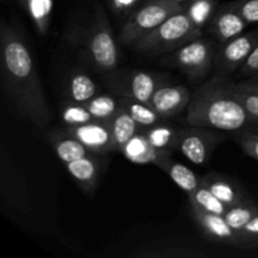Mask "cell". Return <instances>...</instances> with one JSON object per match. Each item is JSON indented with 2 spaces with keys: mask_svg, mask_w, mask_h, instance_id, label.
<instances>
[{
  "mask_svg": "<svg viewBox=\"0 0 258 258\" xmlns=\"http://www.w3.org/2000/svg\"><path fill=\"white\" fill-rule=\"evenodd\" d=\"M120 107L123 108L141 128L150 127L160 121H165L163 116L159 115L150 103L141 102L131 97H118Z\"/></svg>",
  "mask_w": 258,
  "mask_h": 258,
  "instance_id": "ffe728a7",
  "label": "cell"
},
{
  "mask_svg": "<svg viewBox=\"0 0 258 258\" xmlns=\"http://www.w3.org/2000/svg\"><path fill=\"white\" fill-rule=\"evenodd\" d=\"M68 134L80 140L93 154H105L116 150L108 121H91L82 125L67 126Z\"/></svg>",
  "mask_w": 258,
  "mask_h": 258,
  "instance_id": "8fae6325",
  "label": "cell"
},
{
  "mask_svg": "<svg viewBox=\"0 0 258 258\" xmlns=\"http://www.w3.org/2000/svg\"><path fill=\"white\" fill-rule=\"evenodd\" d=\"M218 7L217 0H188L185 13L197 27L204 30L211 23Z\"/></svg>",
  "mask_w": 258,
  "mask_h": 258,
  "instance_id": "cb8c5ba5",
  "label": "cell"
},
{
  "mask_svg": "<svg viewBox=\"0 0 258 258\" xmlns=\"http://www.w3.org/2000/svg\"><path fill=\"white\" fill-rule=\"evenodd\" d=\"M18 2H19V3H20V4H22V2H23V0H18Z\"/></svg>",
  "mask_w": 258,
  "mask_h": 258,
  "instance_id": "8d00e7d4",
  "label": "cell"
},
{
  "mask_svg": "<svg viewBox=\"0 0 258 258\" xmlns=\"http://www.w3.org/2000/svg\"><path fill=\"white\" fill-rule=\"evenodd\" d=\"M224 83L229 92L243 106L254 125H258V93L244 90V88L239 87L236 82H231V81L226 80Z\"/></svg>",
  "mask_w": 258,
  "mask_h": 258,
  "instance_id": "83f0119b",
  "label": "cell"
},
{
  "mask_svg": "<svg viewBox=\"0 0 258 258\" xmlns=\"http://www.w3.org/2000/svg\"><path fill=\"white\" fill-rule=\"evenodd\" d=\"M143 0H107L108 7L120 18H127L134 10L140 7Z\"/></svg>",
  "mask_w": 258,
  "mask_h": 258,
  "instance_id": "1f68e13d",
  "label": "cell"
},
{
  "mask_svg": "<svg viewBox=\"0 0 258 258\" xmlns=\"http://www.w3.org/2000/svg\"><path fill=\"white\" fill-rule=\"evenodd\" d=\"M203 32L204 30L191 22L184 9L166 19L154 32L136 42L133 47L136 52L156 57L179 49L186 43L202 37Z\"/></svg>",
  "mask_w": 258,
  "mask_h": 258,
  "instance_id": "3957f363",
  "label": "cell"
},
{
  "mask_svg": "<svg viewBox=\"0 0 258 258\" xmlns=\"http://www.w3.org/2000/svg\"><path fill=\"white\" fill-rule=\"evenodd\" d=\"M222 136L213 128L189 126L181 128L176 149L196 165H204L211 160Z\"/></svg>",
  "mask_w": 258,
  "mask_h": 258,
  "instance_id": "9c48e42d",
  "label": "cell"
},
{
  "mask_svg": "<svg viewBox=\"0 0 258 258\" xmlns=\"http://www.w3.org/2000/svg\"><path fill=\"white\" fill-rule=\"evenodd\" d=\"M258 44V28L244 32L228 42L218 44L214 58L216 76L227 78L236 71L241 70L251 53Z\"/></svg>",
  "mask_w": 258,
  "mask_h": 258,
  "instance_id": "ba28073f",
  "label": "cell"
},
{
  "mask_svg": "<svg viewBox=\"0 0 258 258\" xmlns=\"http://www.w3.org/2000/svg\"><path fill=\"white\" fill-rule=\"evenodd\" d=\"M248 25L237 10L234 2H232L219 5L207 29L209 34L221 44L244 33Z\"/></svg>",
  "mask_w": 258,
  "mask_h": 258,
  "instance_id": "7c38bea8",
  "label": "cell"
},
{
  "mask_svg": "<svg viewBox=\"0 0 258 258\" xmlns=\"http://www.w3.org/2000/svg\"><path fill=\"white\" fill-rule=\"evenodd\" d=\"M189 201H190L191 207H197V208L209 212V213L224 216L228 209V207L223 202L219 201L209 189L203 185L199 186L194 193L189 194Z\"/></svg>",
  "mask_w": 258,
  "mask_h": 258,
  "instance_id": "484cf974",
  "label": "cell"
},
{
  "mask_svg": "<svg viewBox=\"0 0 258 258\" xmlns=\"http://www.w3.org/2000/svg\"><path fill=\"white\" fill-rule=\"evenodd\" d=\"M219 43L213 37H199L186 43L174 52L168 53L163 64L180 70L189 80L201 81L214 67L217 48Z\"/></svg>",
  "mask_w": 258,
  "mask_h": 258,
  "instance_id": "5b68a950",
  "label": "cell"
},
{
  "mask_svg": "<svg viewBox=\"0 0 258 258\" xmlns=\"http://www.w3.org/2000/svg\"><path fill=\"white\" fill-rule=\"evenodd\" d=\"M242 234L246 237L247 239H249L253 247L256 248L258 246V214L253 217L248 223L244 226V228L242 229Z\"/></svg>",
  "mask_w": 258,
  "mask_h": 258,
  "instance_id": "836d02e7",
  "label": "cell"
},
{
  "mask_svg": "<svg viewBox=\"0 0 258 258\" xmlns=\"http://www.w3.org/2000/svg\"><path fill=\"white\" fill-rule=\"evenodd\" d=\"M234 4L249 25L258 24V0H236Z\"/></svg>",
  "mask_w": 258,
  "mask_h": 258,
  "instance_id": "4dcf8cb0",
  "label": "cell"
},
{
  "mask_svg": "<svg viewBox=\"0 0 258 258\" xmlns=\"http://www.w3.org/2000/svg\"><path fill=\"white\" fill-rule=\"evenodd\" d=\"M2 73L8 98L20 116L38 127L49 123L52 115L45 101L34 59L23 38L3 23Z\"/></svg>",
  "mask_w": 258,
  "mask_h": 258,
  "instance_id": "6da1fadb",
  "label": "cell"
},
{
  "mask_svg": "<svg viewBox=\"0 0 258 258\" xmlns=\"http://www.w3.org/2000/svg\"><path fill=\"white\" fill-rule=\"evenodd\" d=\"M108 122H110L113 141H115L116 150L117 151H120V149L122 148L133 136H135L139 131L143 130V128L138 125V122H136V121L121 107Z\"/></svg>",
  "mask_w": 258,
  "mask_h": 258,
  "instance_id": "7402d4cb",
  "label": "cell"
},
{
  "mask_svg": "<svg viewBox=\"0 0 258 258\" xmlns=\"http://www.w3.org/2000/svg\"><path fill=\"white\" fill-rule=\"evenodd\" d=\"M22 5L27 9L39 34H47L53 10V0H23Z\"/></svg>",
  "mask_w": 258,
  "mask_h": 258,
  "instance_id": "603a6c76",
  "label": "cell"
},
{
  "mask_svg": "<svg viewBox=\"0 0 258 258\" xmlns=\"http://www.w3.org/2000/svg\"><path fill=\"white\" fill-rule=\"evenodd\" d=\"M224 82L226 78L216 76L191 95L186 108V123L189 126L241 133L254 125Z\"/></svg>",
  "mask_w": 258,
  "mask_h": 258,
  "instance_id": "7a4b0ae2",
  "label": "cell"
},
{
  "mask_svg": "<svg viewBox=\"0 0 258 258\" xmlns=\"http://www.w3.org/2000/svg\"><path fill=\"white\" fill-rule=\"evenodd\" d=\"M190 100L191 95L185 86L163 85L155 91L150 100V105L159 115L168 120L186 110Z\"/></svg>",
  "mask_w": 258,
  "mask_h": 258,
  "instance_id": "4fadbf2b",
  "label": "cell"
},
{
  "mask_svg": "<svg viewBox=\"0 0 258 258\" xmlns=\"http://www.w3.org/2000/svg\"><path fill=\"white\" fill-rule=\"evenodd\" d=\"M161 170L165 171V173L170 176L171 180H173L181 190L185 191L188 196L189 194L194 193V191L202 185V178H199V176L197 175L191 169H189L188 166L171 160V158L168 159V161L164 164Z\"/></svg>",
  "mask_w": 258,
  "mask_h": 258,
  "instance_id": "44dd1931",
  "label": "cell"
},
{
  "mask_svg": "<svg viewBox=\"0 0 258 258\" xmlns=\"http://www.w3.org/2000/svg\"><path fill=\"white\" fill-rule=\"evenodd\" d=\"M239 87L244 88L247 91H251V92L258 93V73L253 76H249L246 80L242 81V82H236Z\"/></svg>",
  "mask_w": 258,
  "mask_h": 258,
  "instance_id": "e575fe53",
  "label": "cell"
},
{
  "mask_svg": "<svg viewBox=\"0 0 258 258\" xmlns=\"http://www.w3.org/2000/svg\"><path fill=\"white\" fill-rule=\"evenodd\" d=\"M60 118L67 126L82 125V123L95 121L93 116L85 106V103H76L66 101L60 107Z\"/></svg>",
  "mask_w": 258,
  "mask_h": 258,
  "instance_id": "f1b7e54d",
  "label": "cell"
},
{
  "mask_svg": "<svg viewBox=\"0 0 258 258\" xmlns=\"http://www.w3.org/2000/svg\"><path fill=\"white\" fill-rule=\"evenodd\" d=\"M100 87L95 81L82 71L73 72L66 83V96L67 100L76 103H85L98 95Z\"/></svg>",
  "mask_w": 258,
  "mask_h": 258,
  "instance_id": "e0dca14e",
  "label": "cell"
},
{
  "mask_svg": "<svg viewBox=\"0 0 258 258\" xmlns=\"http://www.w3.org/2000/svg\"><path fill=\"white\" fill-rule=\"evenodd\" d=\"M166 121V120H165ZM160 121L150 127L143 128L146 139L154 148L164 151H173L178 145L179 135H180L181 128L170 123Z\"/></svg>",
  "mask_w": 258,
  "mask_h": 258,
  "instance_id": "d6986e66",
  "label": "cell"
},
{
  "mask_svg": "<svg viewBox=\"0 0 258 258\" xmlns=\"http://www.w3.org/2000/svg\"><path fill=\"white\" fill-rule=\"evenodd\" d=\"M87 53L93 67L102 73L112 72L118 66V47L110 22L102 7L96 10L87 38Z\"/></svg>",
  "mask_w": 258,
  "mask_h": 258,
  "instance_id": "8992f818",
  "label": "cell"
},
{
  "mask_svg": "<svg viewBox=\"0 0 258 258\" xmlns=\"http://www.w3.org/2000/svg\"><path fill=\"white\" fill-rule=\"evenodd\" d=\"M185 9V5L170 0H149L125 19L120 32L123 45H134L163 24L166 19Z\"/></svg>",
  "mask_w": 258,
  "mask_h": 258,
  "instance_id": "277c9868",
  "label": "cell"
},
{
  "mask_svg": "<svg viewBox=\"0 0 258 258\" xmlns=\"http://www.w3.org/2000/svg\"><path fill=\"white\" fill-rule=\"evenodd\" d=\"M66 168L87 196H92L95 193L100 179L101 164L98 159L93 158V154L66 164Z\"/></svg>",
  "mask_w": 258,
  "mask_h": 258,
  "instance_id": "2e32d148",
  "label": "cell"
},
{
  "mask_svg": "<svg viewBox=\"0 0 258 258\" xmlns=\"http://www.w3.org/2000/svg\"><path fill=\"white\" fill-rule=\"evenodd\" d=\"M170 2H174V3H178V4H185L186 2H188V0H170Z\"/></svg>",
  "mask_w": 258,
  "mask_h": 258,
  "instance_id": "d590c367",
  "label": "cell"
},
{
  "mask_svg": "<svg viewBox=\"0 0 258 258\" xmlns=\"http://www.w3.org/2000/svg\"><path fill=\"white\" fill-rule=\"evenodd\" d=\"M120 153L134 164H154L158 168H163L164 164L170 159V151L159 150L154 148L146 139L143 130L139 131L135 136L130 139L122 148Z\"/></svg>",
  "mask_w": 258,
  "mask_h": 258,
  "instance_id": "5bb4252c",
  "label": "cell"
},
{
  "mask_svg": "<svg viewBox=\"0 0 258 258\" xmlns=\"http://www.w3.org/2000/svg\"><path fill=\"white\" fill-rule=\"evenodd\" d=\"M85 106L95 120L110 121L120 110V101L116 100L112 95L98 93L97 96L85 102Z\"/></svg>",
  "mask_w": 258,
  "mask_h": 258,
  "instance_id": "d4e9b609",
  "label": "cell"
},
{
  "mask_svg": "<svg viewBox=\"0 0 258 258\" xmlns=\"http://www.w3.org/2000/svg\"><path fill=\"white\" fill-rule=\"evenodd\" d=\"M238 72L242 76H244V77H249V76H253L258 73V44Z\"/></svg>",
  "mask_w": 258,
  "mask_h": 258,
  "instance_id": "d6a6232c",
  "label": "cell"
},
{
  "mask_svg": "<svg viewBox=\"0 0 258 258\" xmlns=\"http://www.w3.org/2000/svg\"><path fill=\"white\" fill-rule=\"evenodd\" d=\"M236 141L238 143V145L241 146L242 150L247 154L248 156H251L252 159L258 161V134L252 133V131H241V133H237L236 135Z\"/></svg>",
  "mask_w": 258,
  "mask_h": 258,
  "instance_id": "f546056e",
  "label": "cell"
},
{
  "mask_svg": "<svg viewBox=\"0 0 258 258\" xmlns=\"http://www.w3.org/2000/svg\"><path fill=\"white\" fill-rule=\"evenodd\" d=\"M191 213L197 223L201 226L204 233L212 239V241L219 242V243L231 244V246L241 247L246 249H253V244L243 236L238 233L236 229L232 228L226 221L224 216L221 214L209 213V212L202 211L197 207H191Z\"/></svg>",
  "mask_w": 258,
  "mask_h": 258,
  "instance_id": "30bf717a",
  "label": "cell"
},
{
  "mask_svg": "<svg viewBox=\"0 0 258 258\" xmlns=\"http://www.w3.org/2000/svg\"><path fill=\"white\" fill-rule=\"evenodd\" d=\"M256 214H258V207L253 201H249L246 203L228 207L226 214H224V218L232 228L242 234V229Z\"/></svg>",
  "mask_w": 258,
  "mask_h": 258,
  "instance_id": "4316f807",
  "label": "cell"
},
{
  "mask_svg": "<svg viewBox=\"0 0 258 258\" xmlns=\"http://www.w3.org/2000/svg\"><path fill=\"white\" fill-rule=\"evenodd\" d=\"M105 82L118 97H131L150 103L155 91L165 85V78L163 75L145 71L115 70L107 73Z\"/></svg>",
  "mask_w": 258,
  "mask_h": 258,
  "instance_id": "52a82bcc",
  "label": "cell"
},
{
  "mask_svg": "<svg viewBox=\"0 0 258 258\" xmlns=\"http://www.w3.org/2000/svg\"><path fill=\"white\" fill-rule=\"evenodd\" d=\"M50 141H52L53 149H54L57 156L64 164L93 154L80 140H77L75 136L68 134L67 131L53 134L50 136Z\"/></svg>",
  "mask_w": 258,
  "mask_h": 258,
  "instance_id": "ac0fdd59",
  "label": "cell"
},
{
  "mask_svg": "<svg viewBox=\"0 0 258 258\" xmlns=\"http://www.w3.org/2000/svg\"><path fill=\"white\" fill-rule=\"evenodd\" d=\"M202 185L209 189L227 207H233L252 201L243 186L221 174L209 173L204 175L202 178Z\"/></svg>",
  "mask_w": 258,
  "mask_h": 258,
  "instance_id": "9a60e30c",
  "label": "cell"
}]
</instances>
